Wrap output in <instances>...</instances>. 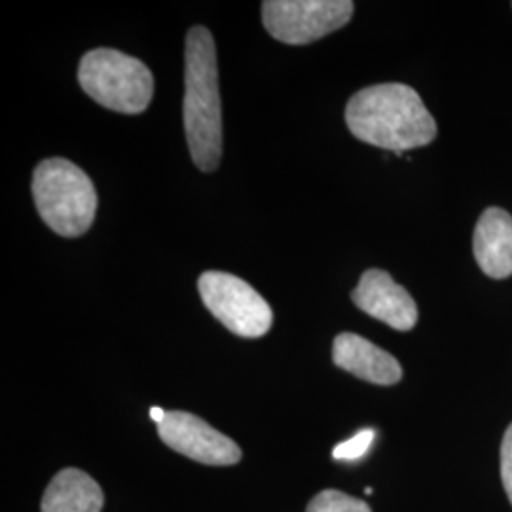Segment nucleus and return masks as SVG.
<instances>
[{
	"label": "nucleus",
	"instance_id": "obj_10",
	"mask_svg": "<svg viewBox=\"0 0 512 512\" xmlns=\"http://www.w3.org/2000/svg\"><path fill=\"white\" fill-rule=\"evenodd\" d=\"M476 264L492 279L512 275V217L499 207L486 209L476 222L473 238Z\"/></svg>",
	"mask_w": 512,
	"mask_h": 512
},
{
	"label": "nucleus",
	"instance_id": "obj_1",
	"mask_svg": "<svg viewBox=\"0 0 512 512\" xmlns=\"http://www.w3.org/2000/svg\"><path fill=\"white\" fill-rule=\"evenodd\" d=\"M349 131L366 145L391 150L427 147L437 139V122L406 84H378L355 93L346 107Z\"/></svg>",
	"mask_w": 512,
	"mask_h": 512
},
{
	"label": "nucleus",
	"instance_id": "obj_8",
	"mask_svg": "<svg viewBox=\"0 0 512 512\" xmlns=\"http://www.w3.org/2000/svg\"><path fill=\"white\" fill-rule=\"evenodd\" d=\"M351 300L370 317L403 332L414 329L420 317L414 298L384 270H366Z\"/></svg>",
	"mask_w": 512,
	"mask_h": 512
},
{
	"label": "nucleus",
	"instance_id": "obj_15",
	"mask_svg": "<svg viewBox=\"0 0 512 512\" xmlns=\"http://www.w3.org/2000/svg\"><path fill=\"white\" fill-rule=\"evenodd\" d=\"M165 416H167V412H165V410H162V408H158V406L150 408V418L156 421L158 425H160V423H162V421L165 420Z\"/></svg>",
	"mask_w": 512,
	"mask_h": 512
},
{
	"label": "nucleus",
	"instance_id": "obj_12",
	"mask_svg": "<svg viewBox=\"0 0 512 512\" xmlns=\"http://www.w3.org/2000/svg\"><path fill=\"white\" fill-rule=\"evenodd\" d=\"M306 512H372V509L363 499L338 490H325L311 499Z\"/></svg>",
	"mask_w": 512,
	"mask_h": 512
},
{
	"label": "nucleus",
	"instance_id": "obj_3",
	"mask_svg": "<svg viewBox=\"0 0 512 512\" xmlns=\"http://www.w3.org/2000/svg\"><path fill=\"white\" fill-rule=\"evenodd\" d=\"M33 198L38 215L63 238L84 236L92 228L97 192L92 179L78 165L50 158L33 175Z\"/></svg>",
	"mask_w": 512,
	"mask_h": 512
},
{
	"label": "nucleus",
	"instance_id": "obj_4",
	"mask_svg": "<svg viewBox=\"0 0 512 512\" xmlns=\"http://www.w3.org/2000/svg\"><path fill=\"white\" fill-rule=\"evenodd\" d=\"M78 82L95 103L120 114L145 112L154 95V76L147 65L110 48L84 54Z\"/></svg>",
	"mask_w": 512,
	"mask_h": 512
},
{
	"label": "nucleus",
	"instance_id": "obj_9",
	"mask_svg": "<svg viewBox=\"0 0 512 512\" xmlns=\"http://www.w3.org/2000/svg\"><path fill=\"white\" fill-rule=\"evenodd\" d=\"M332 361L370 384L393 385L403 378V368L391 353L353 332H342L334 338Z\"/></svg>",
	"mask_w": 512,
	"mask_h": 512
},
{
	"label": "nucleus",
	"instance_id": "obj_11",
	"mask_svg": "<svg viewBox=\"0 0 512 512\" xmlns=\"http://www.w3.org/2000/svg\"><path fill=\"white\" fill-rule=\"evenodd\" d=\"M103 505V490L80 469L57 473L42 497V512H101Z\"/></svg>",
	"mask_w": 512,
	"mask_h": 512
},
{
	"label": "nucleus",
	"instance_id": "obj_2",
	"mask_svg": "<svg viewBox=\"0 0 512 512\" xmlns=\"http://www.w3.org/2000/svg\"><path fill=\"white\" fill-rule=\"evenodd\" d=\"M184 131L190 156L203 173L215 171L222 156V107L215 38L202 25L186 37Z\"/></svg>",
	"mask_w": 512,
	"mask_h": 512
},
{
	"label": "nucleus",
	"instance_id": "obj_13",
	"mask_svg": "<svg viewBox=\"0 0 512 512\" xmlns=\"http://www.w3.org/2000/svg\"><path fill=\"white\" fill-rule=\"evenodd\" d=\"M376 439V433L372 429H363L359 431L357 435H353L351 439L338 444L334 450H332V458L344 459V461H357V459L363 458L368 448L372 446V442Z\"/></svg>",
	"mask_w": 512,
	"mask_h": 512
},
{
	"label": "nucleus",
	"instance_id": "obj_7",
	"mask_svg": "<svg viewBox=\"0 0 512 512\" xmlns=\"http://www.w3.org/2000/svg\"><path fill=\"white\" fill-rule=\"evenodd\" d=\"M158 435L171 450L203 465H236L241 459V450L234 440L190 412H167L158 425Z\"/></svg>",
	"mask_w": 512,
	"mask_h": 512
},
{
	"label": "nucleus",
	"instance_id": "obj_6",
	"mask_svg": "<svg viewBox=\"0 0 512 512\" xmlns=\"http://www.w3.org/2000/svg\"><path fill=\"white\" fill-rule=\"evenodd\" d=\"M205 308L241 338H260L272 329L274 313L255 289L226 272H205L198 281Z\"/></svg>",
	"mask_w": 512,
	"mask_h": 512
},
{
	"label": "nucleus",
	"instance_id": "obj_14",
	"mask_svg": "<svg viewBox=\"0 0 512 512\" xmlns=\"http://www.w3.org/2000/svg\"><path fill=\"white\" fill-rule=\"evenodd\" d=\"M501 478L507 497L512 503V423L501 442Z\"/></svg>",
	"mask_w": 512,
	"mask_h": 512
},
{
	"label": "nucleus",
	"instance_id": "obj_5",
	"mask_svg": "<svg viewBox=\"0 0 512 512\" xmlns=\"http://www.w3.org/2000/svg\"><path fill=\"white\" fill-rule=\"evenodd\" d=\"M353 10L351 0H266L262 21L275 40L304 46L346 27Z\"/></svg>",
	"mask_w": 512,
	"mask_h": 512
}]
</instances>
